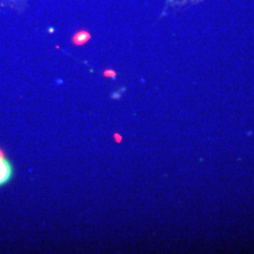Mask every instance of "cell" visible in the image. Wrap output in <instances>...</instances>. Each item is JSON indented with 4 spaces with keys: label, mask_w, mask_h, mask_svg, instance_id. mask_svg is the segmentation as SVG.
Masks as SVG:
<instances>
[{
    "label": "cell",
    "mask_w": 254,
    "mask_h": 254,
    "mask_svg": "<svg viewBox=\"0 0 254 254\" xmlns=\"http://www.w3.org/2000/svg\"><path fill=\"white\" fill-rule=\"evenodd\" d=\"M14 175L13 164L7 157L5 151L0 148V188L9 184Z\"/></svg>",
    "instance_id": "obj_1"
},
{
    "label": "cell",
    "mask_w": 254,
    "mask_h": 254,
    "mask_svg": "<svg viewBox=\"0 0 254 254\" xmlns=\"http://www.w3.org/2000/svg\"><path fill=\"white\" fill-rule=\"evenodd\" d=\"M90 38H91V36H90L88 31L81 30V31H78L73 37V43L75 46H82V45L86 44L90 40Z\"/></svg>",
    "instance_id": "obj_2"
}]
</instances>
